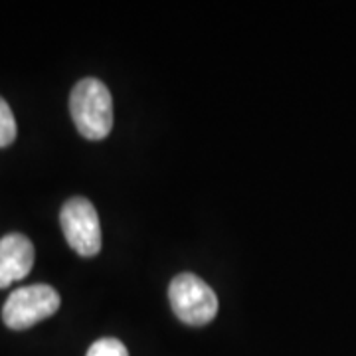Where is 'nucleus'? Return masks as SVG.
<instances>
[{
  "mask_svg": "<svg viewBox=\"0 0 356 356\" xmlns=\"http://www.w3.org/2000/svg\"><path fill=\"white\" fill-rule=\"evenodd\" d=\"M34 266V245L22 234H8L0 240V289L24 280Z\"/></svg>",
  "mask_w": 356,
  "mask_h": 356,
  "instance_id": "5",
  "label": "nucleus"
},
{
  "mask_svg": "<svg viewBox=\"0 0 356 356\" xmlns=\"http://www.w3.org/2000/svg\"><path fill=\"white\" fill-rule=\"evenodd\" d=\"M60 224L72 250L81 257H93L102 250V224L95 206L83 196L70 198L62 206Z\"/></svg>",
  "mask_w": 356,
  "mask_h": 356,
  "instance_id": "4",
  "label": "nucleus"
},
{
  "mask_svg": "<svg viewBox=\"0 0 356 356\" xmlns=\"http://www.w3.org/2000/svg\"><path fill=\"white\" fill-rule=\"evenodd\" d=\"M60 295L50 285H28L20 287L6 299L2 309V321L8 329L24 331L36 323L51 317L60 309Z\"/></svg>",
  "mask_w": 356,
  "mask_h": 356,
  "instance_id": "3",
  "label": "nucleus"
},
{
  "mask_svg": "<svg viewBox=\"0 0 356 356\" xmlns=\"http://www.w3.org/2000/svg\"><path fill=\"white\" fill-rule=\"evenodd\" d=\"M168 299L175 315L192 327L208 325L218 313V297L214 289L192 273H180L170 281Z\"/></svg>",
  "mask_w": 356,
  "mask_h": 356,
  "instance_id": "2",
  "label": "nucleus"
},
{
  "mask_svg": "<svg viewBox=\"0 0 356 356\" xmlns=\"http://www.w3.org/2000/svg\"><path fill=\"white\" fill-rule=\"evenodd\" d=\"M70 111L77 131L89 140L105 139L113 129V97L97 77L77 81L70 95Z\"/></svg>",
  "mask_w": 356,
  "mask_h": 356,
  "instance_id": "1",
  "label": "nucleus"
},
{
  "mask_svg": "<svg viewBox=\"0 0 356 356\" xmlns=\"http://www.w3.org/2000/svg\"><path fill=\"white\" fill-rule=\"evenodd\" d=\"M16 139V119L10 105L0 97V149L10 147Z\"/></svg>",
  "mask_w": 356,
  "mask_h": 356,
  "instance_id": "6",
  "label": "nucleus"
},
{
  "mask_svg": "<svg viewBox=\"0 0 356 356\" xmlns=\"http://www.w3.org/2000/svg\"><path fill=\"white\" fill-rule=\"evenodd\" d=\"M86 356H129V350L117 339H99L89 346Z\"/></svg>",
  "mask_w": 356,
  "mask_h": 356,
  "instance_id": "7",
  "label": "nucleus"
}]
</instances>
